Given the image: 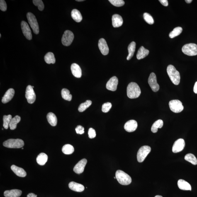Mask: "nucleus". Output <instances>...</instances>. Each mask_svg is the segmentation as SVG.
I'll return each mask as SVG.
<instances>
[{"label": "nucleus", "mask_w": 197, "mask_h": 197, "mask_svg": "<svg viewBox=\"0 0 197 197\" xmlns=\"http://www.w3.org/2000/svg\"><path fill=\"white\" fill-rule=\"evenodd\" d=\"M141 93V89L137 83L131 82L127 86V96L130 98H135L139 97Z\"/></svg>", "instance_id": "obj_1"}, {"label": "nucleus", "mask_w": 197, "mask_h": 197, "mask_svg": "<svg viewBox=\"0 0 197 197\" xmlns=\"http://www.w3.org/2000/svg\"><path fill=\"white\" fill-rule=\"evenodd\" d=\"M167 72L171 82L176 85H179L180 80V76L176 68L174 66L170 65L168 66Z\"/></svg>", "instance_id": "obj_2"}, {"label": "nucleus", "mask_w": 197, "mask_h": 197, "mask_svg": "<svg viewBox=\"0 0 197 197\" xmlns=\"http://www.w3.org/2000/svg\"><path fill=\"white\" fill-rule=\"evenodd\" d=\"M115 177L120 184L127 186L132 183V179L130 176L124 171L120 170L117 171Z\"/></svg>", "instance_id": "obj_3"}, {"label": "nucleus", "mask_w": 197, "mask_h": 197, "mask_svg": "<svg viewBox=\"0 0 197 197\" xmlns=\"http://www.w3.org/2000/svg\"><path fill=\"white\" fill-rule=\"evenodd\" d=\"M3 145L9 148H20L24 145V142L21 139H11L3 142Z\"/></svg>", "instance_id": "obj_4"}, {"label": "nucleus", "mask_w": 197, "mask_h": 197, "mask_svg": "<svg viewBox=\"0 0 197 197\" xmlns=\"http://www.w3.org/2000/svg\"><path fill=\"white\" fill-rule=\"evenodd\" d=\"M182 51L185 55L189 56L197 55V45L194 43H189L183 46Z\"/></svg>", "instance_id": "obj_5"}, {"label": "nucleus", "mask_w": 197, "mask_h": 197, "mask_svg": "<svg viewBox=\"0 0 197 197\" xmlns=\"http://www.w3.org/2000/svg\"><path fill=\"white\" fill-rule=\"evenodd\" d=\"M27 18L34 33L38 35L39 33V25L35 15L31 13H28L27 14Z\"/></svg>", "instance_id": "obj_6"}, {"label": "nucleus", "mask_w": 197, "mask_h": 197, "mask_svg": "<svg viewBox=\"0 0 197 197\" xmlns=\"http://www.w3.org/2000/svg\"><path fill=\"white\" fill-rule=\"evenodd\" d=\"M151 147L148 146H144L141 147L138 152L137 159L139 162H143L147 156L150 153Z\"/></svg>", "instance_id": "obj_7"}, {"label": "nucleus", "mask_w": 197, "mask_h": 197, "mask_svg": "<svg viewBox=\"0 0 197 197\" xmlns=\"http://www.w3.org/2000/svg\"><path fill=\"white\" fill-rule=\"evenodd\" d=\"M169 105L171 111L174 113H180L184 109L182 103L178 100H174L170 101Z\"/></svg>", "instance_id": "obj_8"}, {"label": "nucleus", "mask_w": 197, "mask_h": 197, "mask_svg": "<svg viewBox=\"0 0 197 197\" xmlns=\"http://www.w3.org/2000/svg\"><path fill=\"white\" fill-rule=\"evenodd\" d=\"M74 38V35L70 30H66L62 35V43L65 46H69L72 44Z\"/></svg>", "instance_id": "obj_9"}, {"label": "nucleus", "mask_w": 197, "mask_h": 197, "mask_svg": "<svg viewBox=\"0 0 197 197\" xmlns=\"http://www.w3.org/2000/svg\"><path fill=\"white\" fill-rule=\"evenodd\" d=\"M148 82L149 86L153 91L154 92H157L159 91V86L157 83V77H156V74L154 73H151L149 77Z\"/></svg>", "instance_id": "obj_10"}, {"label": "nucleus", "mask_w": 197, "mask_h": 197, "mask_svg": "<svg viewBox=\"0 0 197 197\" xmlns=\"http://www.w3.org/2000/svg\"><path fill=\"white\" fill-rule=\"evenodd\" d=\"M25 97L28 102L30 104H33L35 102L36 99V95L34 91L33 88L31 86L29 85L27 86Z\"/></svg>", "instance_id": "obj_11"}, {"label": "nucleus", "mask_w": 197, "mask_h": 197, "mask_svg": "<svg viewBox=\"0 0 197 197\" xmlns=\"http://www.w3.org/2000/svg\"><path fill=\"white\" fill-rule=\"evenodd\" d=\"M185 142L184 139L180 138L174 142L172 147V152L174 153L181 152L184 149Z\"/></svg>", "instance_id": "obj_12"}, {"label": "nucleus", "mask_w": 197, "mask_h": 197, "mask_svg": "<svg viewBox=\"0 0 197 197\" xmlns=\"http://www.w3.org/2000/svg\"><path fill=\"white\" fill-rule=\"evenodd\" d=\"M21 26L24 35L28 40H31L32 38L31 30L28 23L25 21H22Z\"/></svg>", "instance_id": "obj_13"}, {"label": "nucleus", "mask_w": 197, "mask_h": 197, "mask_svg": "<svg viewBox=\"0 0 197 197\" xmlns=\"http://www.w3.org/2000/svg\"><path fill=\"white\" fill-rule=\"evenodd\" d=\"M118 83V78L116 76H113L107 82L106 85V88L108 90L113 91H116Z\"/></svg>", "instance_id": "obj_14"}, {"label": "nucleus", "mask_w": 197, "mask_h": 197, "mask_svg": "<svg viewBox=\"0 0 197 197\" xmlns=\"http://www.w3.org/2000/svg\"><path fill=\"white\" fill-rule=\"evenodd\" d=\"M98 47L103 55H108L109 53V48L106 41L104 38L100 39L98 41Z\"/></svg>", "instance_id": "obj_15"}, {"label": "nucleus", "mask_w": 197, "mask_h": 197, "mask_svg": "<svg viewBox=\"0 0 197 197\" xmlns=\"http://www.w3.org/2000/svg\"><path fill=\"white\" fill-rule=\"evenodd\" d=\"M87 161L86 159H83L80 161L74 166V171L76 174H79L82 173L84 171Z\"/></svg>", "instance_id": "obj_16"}, {"label": "nucleus", "mask_w": 197, "mask_h": 197, "mask_svg": "<svg viewBox=\"0 0 197 197\" xmlns=\"http://www.w3.org/2000/svg\"><path fill=\"white\" fill-rule=\"evenodd\" d=\"M137 126L138 124L136 121L134 120H131L125 124L124 129L127 132H132L136 130Z\"/></svg>", "instance_id": "obj_17"}, {"label": "nucleus", "mask_w": 197, "mask_h": 197, "mask_svg": "<svg viewBox=\"0 0 197 197\" xmlns=\"http://www.w3.org/2000/svg\"><path fill=\"white\" fill-rule=\"evenodd\" d=\"M112 25L114 28H118L121 26L123 23V19L120 15L115 14L113 15L112 18Z\"/></svg>", "instance_id": "obj_18"}, {"label": "nucleus", "mask_w": 197, "mask_h": 197, "mask_svg": "<svg viewBox=\"0 0 197 197\" xmlns=\"http://www.w3.org/2000/svg\"><path fill=\"white\" fill-rule=\"evenodd\" d=\"M15 93L14 90L13 88L8 89L3 96L2 99V102L3 103H6L12 99Z\"/></svg>", "instance_id": "obj_19"}, {"label": "nucleus", "mask_w": 197, "mask_h": 197, "mask_svg": "<svg viewBox=\"0 0 197 197\" xmlns=\"http://www.w3.org/2000/svg\"><path fill=\"white\" fill-rule=\"evenodd\" d=\"M71 70L74 77L80 78L82 75V71L80 66L76 63H73L71 66Z\"/></svg>", "instance_id": "obj_20"}, {"label": "nucleus", "mask_w": 197, "mask_h": 197, "mask_svg": "<svg viewBox=\"0 0 197 197\" xmlns=\"http://www.w3.org/2000/svg\"><path fill=\"white\" fill-rule=\"evenodd\" d=\"M69 187L71 190L75 192H81L84 190V187L83 185L74 181L69 183Z\"/></svg>", "instance_id": "obj_21"}, {"label": "nucleus", "mask_w": 197, "mask_h": 197, "mask_svg": "<svg viewBox=\"0 0 197 197\" xmlns=\"http://www.w3.org/2000/svg\"><path fill=\"white\" fill-rule=\"evenodd\" d=\"M22 193L21 190L15 189L6 191L4 192V195L5 197H19Z\"/></svg>", "instance_id": "obj_22"}, {"label": "nucleus", "mask_w": 197, "mask_h": 197, "mask_svg": "<svg viewBox=\"0 0 197 197\" xmlns=\"http://www.w3.org/2000/svg\"><path fill=\"white\" fill-rule=\"evenodd\" d=\"M11 168L17 176L20 177H24L26 176V171L22 168L18 167L15 165H12L11 166Z\"/></svg>", "instance_id": "obj_23"}, {"label": "nucleus", "mask_w": 197, "mask_h": 197, "mask_svg": "<svg viewBox=\"0 0 197 197\" xmlns=\"http://www.w3.org/2000/svg\"><path fill=\"white\" fill-rule=\"evenodd\" d=\"M177 185L179 189L186 190V191H191V186L189 183L184 180L180 179L177 182Z\"/></svg>", "instance_id": "obj_24"}, {"label": "nucleus", "mask_w": 197, "mask_h": 197, "mask_svg": "<svg viewBox=\"0 0 197 197\" xmlns=\"http://www.w3.org/2000/svg\"><path fill=\"white\" fill-rule=\"evenodd\" d=\"M149 53L148 50L145 49L144 47H141L137 52V59L141 60L144 58L149 55Z\"/></svg>", "instance_id": "obj_25"}, {"label": "nucleus", "mask_w": 197, "mask_h": 197, "mask_svg": "<svg viewBox=\"0 0 197 197\" xmlns=\"http://www.w3.org/2000/svg\"><path fill=\"white\" fill-rule=\"evenodd\" d=\"M71 14L73 19L77 23H80L82 21V15L78 10L76 9L73 10L71 12Z\"/></svg>", "instance_id": "obj_26"}, {"label": "nucleus", "mask_w": 197, "mask_h": 197, "mask_svg": "<svg viewBox=\"0 0 197 197\" xmlns=\"http://www.w3.org/2000/svg\"><path fill=\"white\" fill-rule=\"evenodd\" d=\"M48 156L46 154L42 153L37 156L36 160L37 163L40 165H44L47 162Z\"/></svg>", "instance_id": "obj_27"}, {"label": "nucleus", "mask_w": 197, "mask_h": 197, "mask_svg": "<svg viewBox=\"0 0 197 197\" xmlns=\"http://www.w3.org/2000/svg\"><path fill=\"white\" fill-rule=\"evenodd\" d=\"M47 121L50 124L53 126H55L57 124V120L56 116L52 113H49L47 114Z\"/></svg>", "instance_id": "obj_28"}, {"label": "nucleus", "mask_w": 197, "mask_h": 197, "mask_svg": "<svg viewBox=\"0 0 197 197\" xmlns=\"http://www.w3.org/2000/svg\"><path fill=\"white\" fill-rule=\"evenodd\" d=\"M136 48V43L135 42H132L128 47L129 55L127 57V60H129L133 57Z\"/></svg>", "instance_id": "obj_29"}, {"label": "nucleus", "mask_w": 197, "mask_h": 197, "mask_svg": "<svg viewBox=\"0 0 197 197\" xmlns=\"http://www.w3.org/2000/svg\"><path fill=\"white\" fill-rule=\"evenodd\" d=\"M164 122L162 120H159L156 121L151 127V131L153 133L158 132V129H161L163 126Z\"/></svg>", "instance_id": "obj_30"}, {"label": "nucleus", "mask_w": 197, "mask_h": 197, "mask_svg": "<svg viewBox=\"0 0 197 197\" xmlns=\"http://www.w3.org/2000/svg\"><path fill=\"white\" fill-rule=\"evenodd\" d=\"M44 60L48 64H55L56 59L54 54L52 52H49L44 57Z\"/></svg>", "instance_id": "obj_31"}, {"label": "nucleus", "mask_w": 197, "mask_h": 197, "mask_svg": "<svg viewBox=\"0 0 197 197\" xmlns=\"http://www.w3.org/2000/svg\"><path fill=\"white\" fill-rule=\"evenodd\" d=\"M21 118L18 115H17L12 119L11 123H10L9 127L11 130H15L17 128V125L21 121Z\"/></svg>", "instance_id": "obj_32"}, {"label": "nucleus", "mask_w": 197, "mask_h": 197, "mask_svg": "<svg viewBox=\"0 0 197 197\" xmlns=\"http://www.w3.org/2000/svg\"><path fill=\"white\" fill-rule=\"evenodd\" d=\"M62 152L65 154H72L74 151V148L72 145L70 144H66L63 147Z\"/></svg>", "instance_id": "obj_33"}, {"label": "nucleus", "mask_w": 197, "mask_h": 197, "mask_svg": "<svg viewBox=\"0 0 197 197\" xmlns=\"http://www.w3.org/2000/svg\"><path fill=\"white\" fill-rule=\"evenodd\" d=\"M62 98L67 101H70L72 99V95L70 93V91L66 88H64L61 92Z\"/></svg>", "instance_id": "obj_34"}, {"label": "nucleus", "mask_w": 197, "mask_h": 197, "mask_svg": "<svg viewBox=\"0 0 197 197\" xmlns=\"http://www.w3.org/2000/svg\"><path fill=\"white\" fill-rule=\"evenodd\" d=\"M185 160L191 163V164L196 165L197 164V159L193 154L189 153L186 154L185 156Z\"/></svg>", "instance_id": "obj_35"}, {"label": "nucleus", "mask_w": 197, "mask_h": 197, "mask_svg": "<svg viewBox=\"0 0 197 197\" xmlns=\"http://www.w3.org/2000/svg\"><path fill=\"white\" fill-rule=\"evenodd\" d=\"M182 31L183 29L181 27H176L173 30V31L170 32L169 34V37L171 38H174L175 37L179 35Z\"/></svg>", "instance_id": "obj_36"}, {"label": "nucleus", "mask_w": 197, "mask_h": 197, "mask_svg": "<svg viewBox=\"0 0 197 197\" xmlns=\"http://www.w3.org/2000/svg\"><path fill=\"white\" fill-rule=\"evenodd\" d=\"M12 119V117L11 115H4L3 117V126L6 129H8L11 120Z\"/></svg>", "instance_id": "obj_37"}, {"label": "nucleus", "mask_w": 197, "mask_h": 197, "mask_svg": "<svg viewBox=\"0 0 197 197\" xmlns=\"http://www.w3.org/2000/svg\"><path fill=\"white\" fill-rule=\"evenodd\" d=\"M92 101H89V100H87L85 102L81 103L80 105L79 108H78V110L80 112H83L85 111L87 108L91 106L92 104Z\"/></svg>", "instance_id": "obj_38"}, {"label": "nucleus", "mask_w": 197, "mask_h": 197, "mask_svg": "<svg viewBox=\"0 0 197 197\" xmlns=\"http://www.w3.org/2000/svg\"><path fill=\"white\" fill-rule=\"evenodd\" d=\"M143 17L145 21L149 24L152 25L154 23L153 18L149 14L147 13H144Z\"/></svg>", "instance_id": "obj_39"}, {"label": "nucleus", "mask_w": 197, "mask_h": 197, "mask_svg": "<svg viewBox=\"0 0 197 197\" xmlns=\"http://www.w3.org/2000/svg\"><path fill=\"white\" fill-rule=\"evenodd\" d=\"M33 2L35 6L38 7L39 11H42L44 8V5L41 0H33Z\"/></svg>", "instance_id": "obj_40"}, {"label": "nucleus", "mask_w": 197, "mask_h": 197, "mask_svg": "<svg viewBox=\"0 0 197 197\" xmlns=\"http://www.w3.org/2000/svg\"><path fill=\"white\" fill-rule=\"evenodd\" d=\"M110 3L116 7H121L125 5V2L123 0H109Z\"/></svg>", "instance_id": "obj_41"}, {"label": "nucleus", "mask_w": 197, "mask_h": 197, "mask_svg": "<svg viewBox=\"0 0 197 197\" xmlns=\"http://www.w3.org/2000/svg\"><path fill=\"white\" fill-rule=\"evenodd\" d=\"M112 107V104L111 103L107 102L104 103L102 106V111L103 113H108L111 109Z\"/></svg>", "instance_id": "obj_42"}, {"label": "nucleus", "mask_w": 197, "mask_h": 197, "mask_svg": "<svg viewBox=\"0 0 197 197\" xmlns=\"http://www.w3.org/2000/svg\"><path fill=\"white\" fill-rule=\"evenodd\" d=\"M88 135L90 138H94L96 136L95 131L92 128H89V130H88Z\"/></svg>", "instance_id": "obj_43"}, {"label": "nucleus", "mask_w": 197, "mask_h": 197, "mask_svg": "<svg viewBox=\"0 0 197 197\" xmlns=\"http://www.w3.org/2000/svg\"><path fill=\"white\" fill-rule=\"evenodd\" d=\"M7 8L6 3L5 1L4 0H1L0 1V9L3 11H6Z\"/></svg>", "instance_id": "obj_44"}, {"label": "nucleus", "mask_w": 197, "mask_h": 197, "mask_svg": "<svg viewBox=\"0 0 197 197\" xmlns=\"http://www.w3.org/2000/svg\"><path fill=\"white\" fill-rule=\"evenodd\" d=\"M76 133L78 134L82 135L84 133V128L81 125H79L76 127L75 129Z\"/></svg>", "instance_id": "obj_45"}, {"label": "nucleus", "mask_w": 197, "mask_h": 197, "mask_svg": "<svg viewBox=\"0 0 197 197\" xmlns=\"http://www.w3.org/2000/svg\"><path fill=\"white\" fill-rule=\"evenodd\" d=\"M159 1L162 5L165 6H167L168 5V2L167 0H159Z\"/></svg>", "instance_id": "obj_46"}, {"label": "nucleus", "mask_w": 197, "mask_h": 197, "mask_svg": "<svg viewBox=\"0 0 197 197\" xmlns=\"http://www.w3.org/2000/svg\"><path fill=\"white\" fill-rule=\"evenodd\" d=\"M27 197H37V195L34 194V193H29L27 195Z\"/></svg>", "instance_id": "obj_47"}, {"label": "nucleus", "mask_w": 197, "mask_h": 197, "mask_svg": "<svg viewBox=\"0 0 197 197\" xmlns=\"http://www.w3.org/2000/svg\"><path fill=\"white\" fill-rule=\"evenodd\" d=\"M193 91L195 93H197V81L195 83L194 88H193Z\"/></svg>", "instance_id": "obj_48"}, {"label": "nucleus", "mask_w": 197, "mask_h": 197, "mask_svg": "<svg viewBox=\"0 0 197 197\" xmlns=\"http://www.w3.org/2000/svg\"><path fill=\"white\" fill-rule=\"evenodd\" d=\"M185 1H186V3H191L192 2V0H186Z\"/></svg>", "instance_id": "obj_49"}, {"label": "nucleus", "mask_w": 197, "mask_h": 197, "mask_svg": "<svg viewBox=\"0 0 197 197\" xmlns=\"http://www.w3.org/2000/svg\"><path fill=\"white\" fill-rule=\"evenodd\" d=\"M154 197H163L162 196H160V195H156V196Z\"/></svg>", "instance_id": "obj_50"}, {"label": "nucleus", "mask_w": 197, "mask_h": 197, "mask_svg": "<svg viewBox=\"0 0 197 197\" xmlns=\"http://www.w3.org/2000/svg\"><path fill=\"white\" fill-rule=\"evenodd\" d=\"M76 1L77 2H82L84 1V0H76Z\"/></svg>", "instance_id": "obj_51"}, {"label": "nucleus", "mask_w": 197, "mask_h": 197, "mask_svg": "<svg viewBox=\"0 0 197 197\" xmlns=\"http://www.w3.org/2000/svg\"><path fill=\"white\" fill-rule=\"evenodd\" d=\"M1 34H0V38H1Z\"/></svg>", "instance_id": "obj_52"}, {"label": "nucleus", "mask_w": 197, "mask_h": 197, "mask_svg": "<svg viewBox=\"0 0 197 197\" xmlns=\"http://www.w3.org/2000/svg\"><path fill=\"white\" fill-rule=\"evenodd\" d=\"M32 87H33V88H34V86H32Z\"/></svg>", "instance_id": "obj_53"}, {"label": "nucleus", "mask_w": 197, "mask_h": 197, "mask_svg": "<svg viewBox=\"0 0 197 197\" xmlns=\"http://www.w3.org/2000/svg\"><path fill=\"white\" fill-rule=\"evenodd\" d=\"M22 149H23V148H22Z\"/></svg>", "instance_id": "obj_54"}]
</instances>
